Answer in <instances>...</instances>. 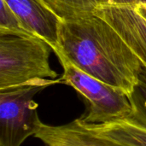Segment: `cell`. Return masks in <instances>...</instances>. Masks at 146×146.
<instances>
[{"mask_svg":"<svg viewBox=\"0 0 146 146\" xmlns=\"http://www.w3.org/2000/svg\"><path fill=\"white\" fill-rule=\"evenodd\" d=\"M55 53L58 59L68 61L128 96L143 68L141 61L121 35L95 13L62 20Z\"/></svg>","mask_w":146,"mask_h":146,"instance_id":"cell-1","label":"cell"},{"mask_svg":"<svg viewBox=\"0 0 146 146\" xmlns=\"http://www.w3.org/2000/svg\"><path fill=\"white\" fill-rule=\"evenodd\" d=\"M51 50L38 36L0 29V90L57 79L50 65Z\"/></svg>","mask_w":146,"mask_h":146,"instance_id":"cell-2","label":"cell"},{"mask_svg":"<svg viewBox=\"0 0 146 146\" xmlns=\"http://www.w3.org/2000/svg\"><path fill=\"white\" fill-rule=\"evenodd\" d=\"M63 68L61 83L73 87L84 99L86 110L77 118L86 124H102L129 119L133 108L128 95L59 58Z\"/></svg>","mask_w":146,"mask_h":146,"instance_id":"cell-3","label":"cell"},{"mask_svg":"<svg viewBox=\"0 0 146 146\" xmlns=\"http://www.w3.org/2000/svg\"><path fill=\"white\" fill-rule=\"evenodd\" d=\"M60 78L41 80L0 90V146H21L44 124L34 97L46 87L60 84Z\"/></svg>","mask_w":146,"mask_h":146,"instance_id":"cell-4","label":"cell"},{"mask_svg":"<svg viewBox=\"0 0 146 146\" xmlns=\"http://www.w3.org/2000/svg\"><path fill=\"white\" fill-rule=\"evenodd\" d=\"M94 13L121 35L146 68V3L103 5Z\"/></svg>","mask_w":146,"mask_h":146,"instance_id":"cell-5","label":"cell"},{"mask_svg":"<svg viewBox=\"0 0 146 146\" xmlns=\"http://www.w3.org/2000/svg\"><path fill=\"white\" fill-rule=\"evenodd\" d=\"M29 33L46 41L56 52L58 50L59 26L62 19L41 0H3Z\"/></svg>","mask_w":146,"mask_h":146,"instance_id":"cell-6","label":"cell"},{"mask_svg":"<svg viewBox=\"0 0 146 146\" xmlns=\"http://www.w3.org/2000/svg\"><path fill=\"white\" fill-rule=\"evenodd\" d=\"M74 121L85 131L125 146H146V128L129 120L102 124H86Z\"/></svg>","mask_w":146,"mask_h":146,"instance_id":"cell-7","label":"cell"},{"mask_svg":"<svg viewBox=\"0 0 146 146\" xmlns=\"http://www.w3.org/2000/svg\"><path fill=\"white\" fill-rule=\"evenodd\" d=\"M62 20H69L93 14L95 9L108 4H135L146 0H41Z\"/></svg>","mask_w":146,"mask_h":146,"instance_id":"cell-8","label":"cell"},{"mask_svg":"<svg viewBox=\"0 0 146 146\" xmlns=\"http://www.w3.org/2000/svg\"><path fill=\"white\" fill-rule=\"evenodd\" d=\"M38 133L82 146H125L92 134L79 127L74 121L62 126H50L44 123Z\"/></svg>","mask_w":146,"mask_h":146,"instance_id":"cell-9","label":"cell"},{"mask_svg":"<svg viewBox=\"0 0 146 146\" xmlns=\"http://www.w3.org/2000/svg\"><path fill=\"white\" fill-rule=\"evenodd\" d=\"M128 97L132 104L133 114L127 120L146 128V69L144 66L139 75L138 82Z\"/></svg>","mask_w":146,"mask_h":146,"instance_id":"cell-10","label":"cell"},{"mask_svg":"<svg viewBox=\"0 0 146 146\" xmlns=\"http://www.w3.org/2000/svg\"><path fill=\"white\" fill-rule=\"evenodd\" d=\"M0 1V29L16 33H27L9 6L3 0Z\"/></svg>","mask_w":146,"mask_h":146,"instance_id":"cell-11","label":"cell"},{"mask_svg":"<svg viewBox=\"0 0 146 146\" xmlns=\"http://www.w3.org/2000/svg\"><path fill=\"white\" fill-rule=\"evenodd\" d=\"M35 138L38 139L39 140H41L45 146H82L80 145H76V144H72V143H68L48 135H44L42 133H37L34 136Z\"/></svg>","mask_w":146,"mask_h":146,"instance_id":"cell-12","label":"cell"},{"mask_svg":"<svg viewBox=\"0 0 146 146\" xmlns=\"http://www.w3.org/2000/svg\"><path fill=\"white\" fill-rule=\"evenodd\" d=\"M44 146H45V145H44Z\"/></svg>","mask_w":146,"mask_h":146,"instance_id":"cell-13","label":"cell"},{"mask_svg":"<svg viewBox=\"0 0 146 146\" xmlns=\"http://www.w3.org/2000/svg\"><path fill=\"white\" fill-rule=\"evenodd\" d=\"M145 69H146V68H145Z\"/></svg>","mask_w":146,"mask_h":146,"instance_id":"cell-14","label":"cell"}]
</instances>
